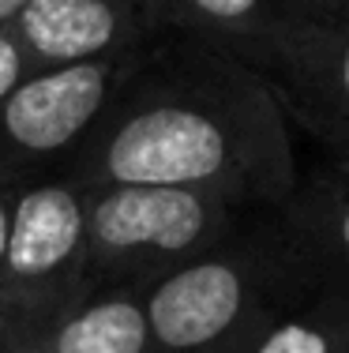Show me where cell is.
I'll use <instances>...</instances> for the list:
<instances>
[{"label": "cell", "mask_w": 349, "mask_h": 353, "mask_svg": "<svg viewBox=\"0 0 349 353\" xmlns=\"http://www.w3.org/2000/svg\"><path fill=\"white\" fill-rule=\"evenodd\" d=\"M27 4H30V0H0V27H12L15 15H19Z\"/></svg>", "instance_id": "2e32d148"}, {"label": "cell", "mask_w": 349, "mask_h": 353, "mask_svg": "<svg viewBox=\"0 0 349 353\" xmlns=\"http://www.w3.org/2000/svg\"><path fill=\"white\" fill-rule=\"evenodd\" d=\"M30 72L136 53L169 30L162 0H30L12 23Z\"/></svg>", "instance_id": "8992f818"}, {"label": "cell", "mask_w": 349, "mask_h": 353, "mask_svg": "<svg viewBox=\"0 0 349 353\" xmlns=\"http://www.w3.org/2000/svg\"><path fill=\"white\" fill-rule=\"evenodd\" d=\"M83 207H87V290L94 285L151 290L158 279L237 233L248 218L271 211L229 192L180 188V184L83 188Z\"/></svg>", "instance_id": "3957f363"}, {"label": "cell", "mask_w": 349, "mask_h": 353, "mask_svg": "<svg viewBox=\"0 0 349 353\" xmlns=\"http://www.w3.org/2000/svg\"><path fill=\"white\" fill-rule=\"evenodd\" d=\"M162 8L173 34L248 61L267 79L304 30L289 0H162Z\"/></svg>", "instance_id": "ba28073f"}, {"label": "cell", "mask_w": 349, "mask_h": 353, "mask_svg": "<svg viewBox=\"0 0 349 353\" xmlns=\"http://www.w3.org/2000/svg\"><path fill=\"white\" fill-rule=\"evenodd\" d=\"M147 49L30 72L0 105V184L61 176Z\"/></svg>", "instance_id": "277c9868"}, {"label": "cell", "mask_w": 349, "mask_h": 353, "mask_svg": "<svg viewBox=\"0 0 349 353\" xmlns=\"http://www.w3.org/2000/svg\"><path fill=\"white\" fill-rule=\"evenodd\" d=\"M233 353H349V279L327 271L274 308Z\"/></svg>", "instance_id": "30bf717a"}, {"label": "cell", "mask_w": 349, "mask_h": 353, "mask_svg": "<svg viewBox=\"0 0 349 353\" xmlns=\"http://www.w3.org/2000/svg\"><path fill=\"white\" fill-rule=\"evenodd\" d=\"M87 290V207L68 176L15 184L0 323L30 331Z\"/></svg>", "instance_id": "5b68a950"}, {"label": "cell", "mask_w": 349, "mask_h": 353, "mask_svg": "<svg viewBox=\"0 0 349 353\" xmlns=\"http://www.w3.org/2000/svg\"><path fill=\"white\" fill-rule=\"evenodd\" d=\"M79 188L180 184L260 207L293 196V121L248 61L184 34L154 41L64 173Z\"/></svg>", "instance_id": "6da1fadb"}, {"label": "cell", "mask_w": 349, "mask_h": 353, "mask_svg": "<svg viewBox=\"0 0 349 353\" xmlns=\"http://www.w3.org/2000/svg\"><path fill=\"white\" fill-rule=\"evenodd\" d=\"M278 207L158 279L147 297L154 353H233L278 305L323 279Z\"/></svg>", "instance_id": "7a4b0ae2"}, {"label": "cell", "mask_w": 349, "mask_h": 353, "mask_svg": "<svg viewBox=\"0 0 349 353\" xmlns=\"http://www.w3.org/2000/svg\"><path fill=\"white\" fill-rule=\"evenodd\" d=\"M346 0H289V8H293L297 15H301V23L308 27V23H319V19H327L330 12H338Z\"/></svg>", "instance_id": "5bb4252c"}, {"label": "cell", "mask_w": 349, "mask_h": 353, "mask_svg": "<svg viewBox=\"0 0 349 353\" xmlns=\"http://www.w3.org/2000/svg\"><path fill=\"white\" fill-rule=\"evenodd\" d=\"M271 83L293 128L323 150L327 165L349 173V0L297 34Z\"/></svg>", "instance_id": "52a82bcc"}, {"label": "cell", "mask_w": 349, "mask_h": 353, "mask_svg": "<svg viewBox=\"0 0 349 353\" xmlns=\"http://www.w3.org/2000/svg\"><path fill=\"white\" fill-rule=\"evenodd\" d=\"M278 214L323 271L349 279V173L327 162L301 173L293 196L278 207Z\"/></svg>", "instance_id": "8fae6325"}, {"label": "cell", "mask_w": 349, "mask_h": 353, "mask_svg": "<svg viewBox=\"0 0 349 353\" xmlns=\"http://www.w3.org/2000/svg\"><path fill=\"white\" fill-rule=\"evenodd\" d=\"M27 75H30L27 57H23L19 41H15V34H12V27H0V105L8 102V94H12Z\"/></svg>", "instance_id": "7c38bea8"}, {"label": "cell", "mask_w": 349, "mask_h": 353, "mask_svg": "<svg viewBox=\"0 0 349 353\" xmlns=\"http://www.w3.org/2000/svg\"><path fill=\"white\" fill-rule=\"evenodd\" d=\"M0 353H41L34 342H30V334L15 331V327L0 323Z\"/></svg>", "instance_id": "9a60e30c"}, {"label": "cell", "mask_w": 349, "mask_h": 353, "mask_svg": "<svg viewBox=\"0 0 349 353\" xmlns=\"http://www.w3.org/2000/svg\"><path fill=\"white\" fill-rule=\"evenodd\" d=\"M41 353H154L147 297L136 285H94L30 327Z\"/></svg>", "instance_id": "9c48e42d"}, {"label": "cell", "mask_w": 349, "mask_h": 353, "mask_svg": "<svg viewBox=\"0 0 349 353\" xmlns=\"http://www.w3.org/2000/svg\"><path fill=\"white\" fill-rule=\"evenodd\" d=\"M12 207H15V188L0 184V282H4V256H8V233H12Z\"/></svg>", "instance_id": "4fadbf2b"}]
</instances>
